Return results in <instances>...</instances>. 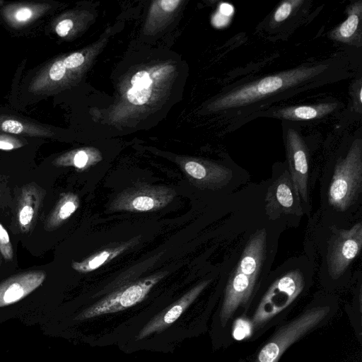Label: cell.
<instances>
[{
  "label": "cell",
  "mask_w": 362,
  "mask_h": 362,
  "mask_svg": "<svg viewBox=\"0 0 362 362\" xmlns=\"http://www.w3.org/2000/svg\"><path fill=\"white\" fill-rule=\"evenodd\" d=\"M352 75L345 60L310 62L234 87L216 100L214 109L233 119H247L280 100Z\"/></svg>",
  "instance_id": "obj_1"
},
{
  "label": "cell",
  "mask_w": 362,
  "mask_h": 362,
  "mask_svg": "<svg viewBox=\"0 0 362 362\" xmlns=\"http://www.w3.org/2000/svg\"><path fill=\"white\" fill-rule=\"evenodd\" d=\"M266 252L267 233L264 230H259L251 235L227 284L220 313L223 326L250 299L262 269Z\"/></svg>",
  "instance_id": "obj_2"
},
{
  "label": "cell",
  "mask_w": 362,
  "mask_h": 362,
  "mask_svg": "<svg viewBox=\"0 0 362 362\" xmlns=\"http://www.w3.org/2000/svg\"><path fill=\"white\" fill-rule=\"evenodd\" d=\"M362 188V141L356 139L345 157L339 158L328 189V201L338 211L346 210Z\"/></svg>",
  "instance_id": "obj_3"
},
{
  "label": "cell",
  "mask_w": 362,
  "mask_h": 362,
  "mask_svg": "<svg viewBox=\"0 0 362 362\" xmlns=\"http://www.w3.org/2000/svg\"><path fill=\"white\" fill-rule=\"evenodd\" d=\"M328 313L327 306L314 307L281 326L260 350L255 362H278L291 344L316 327Z\"/></svg>",
  "instance_id": "obj_4"
},
{
  "label": "cell",
  "mask_w": 362,
  "mask_h": 362,
  "mask_svg": "<svg viewBox=\"0 0 362 362\" xmlns=\"http://www.w3.org/2000/svg\"><path fill=\"white\" fill-rule=\"evenodd\" d=\"M304 285V276L299 270L290 271L276 279L262 298L252 325L260 326L287 308L300 293Z\"/></svg>",
  "instance_id": "obj_5"
},
{
  "label": "cell",
  "mask_w": 362,
  "mask_h": 362,
  "mask_svg": "<svg viewBox=\"0 0 362 362\" xmlns=\"http://www.w3.org/2000/svg\"><path fill=\"white\" fill-rule=\"evenodd\" d=\"M165 274H157L124 287L83 310L75 319L83 320L119 312L134 306L145 298L151 289L165 276Z\"/></svg>",
  "instance_id": "obj_6"
},
{
  "label": "cell",
  "mask_w": 362,
  "mask_h": 362,
  "mask_svg": "<svg viewBox=\"0 0 362 362\" xmlns=\"http://www.w3.org/2000/svg\"><path fill=\"white\" fill-rule=\"evenodd\" d=\"M174 189L165 187L139 185L120 194L110 205L112 211H153L165 206L175 197Z\"/></svg>",
  "instance_id": "obj_7"
},
{
  "label": "cell",
  "mask_w": 362,
  "mask_h": 362,
  "mask_svg": "<svg viewBox=\"0 0 362 362\" xmlns=\"http://www.w3.org/2000/svg\"><path fill=\"white\" fill-rule=\"evenodd\" d=\"M362 247V223L339 230L332 237L327 252L329 274L333 278L341 275L358 255Z\"/></svg>",
  "instance_id": "obj_8"
},
{
  "label": "cell",
  "mask_w": 362,
  "mask_h": 362,
  "mask_svg": "<svg viewBox=\"0 0 362 362\" xmlns=\"http://www.w3.org/2000/svg\"><path fill=\"white\" fill-rule=\"evenodd\" d=\"M284 141L291 180L300 201L307 203L309 159L305 142L298 130L288 127L284 130Z\"/></svg>",
  "instance_id": "obj_9"
},
{
  "label": "cell",
  "mask_w": 362,
  "mask_h": 362,
  "mask_svg": "<svg viewBox=\"0 0 362 362\" xmlns=\"http://www.w3.org/2000/svg\"><path fill=\"white\" fill-rule=\"evenodd\" d=\"M300 199L298 197L289 173L286 172L269 187L266 194V210L272 216L281 214H300Z\"/></svg>",
  "instance_id": "obj_10"
},
{
  "label": "cell",
  "mask_w": 362,
  "mask_h": 362,
  "mask_svg": "<svg viewBox=\"0 0 362 362\" xmlns=\"http://www.w3.org/2000/svg\"><path fill=\"white\" fill-rule=\"evenodd\" d=\"M339 105L338 102L328 101L308 105L273 107L257 112L247 118L268 117L293 122L311 121L328 116L338 108Z\"/></svg>",
  "instance_id": "obj_11"
},
{
  "label": "cell",
  "mask_w": 362,
  "mask_h": 362,
  "mask_svg": "<svg viewBox=\"0 0 362 362\" xmlns=\"http://www.w3.org/2000/svg\"><path fill=\"white\" fill-rule=\"evenodd\" d=\"M210 281L211 280L202 281L173 304L156 315L141 329L136 339L137 340L142 339L153 332H160L168 328L180 317L184 311L209 285Z\"/></svg>",
  "instance_id": "obj_12"
},
{
  "label": "cell",
  "mask_w": 362,
  "mask_h": 362,
  "mask_svg": "<svg viewBox=\"0 0 362 362\" xmlns=\"http://www.w3.org/2000/svg\"><path fill=\"white\" fill-rule=\"evenodd\" d=\"M45 278L46 273L44 271L33 270L5 279L0 284V308L24 298L39 287Z\"/></svg>",
  "instance_id": "obj_13"
},
{
  "label": "cell",
  "mask_w": 362,
  "mask_h": 362,
  "mask_svg": "<svg viewBox=\"0 0 362 362\" xmlns=\"http://www.w3.org/2000/svg\"><path fill=\"white\" fill-rule=\"evenodd\" d=\"M45 194V189L35 182L28 183L22 187L16 216L17 226L22 233H27L33 228Z\"/></svg>",
  "instance_id": "obj_14"
},
{
  "label": "cell",
  "mask_w": 362,
  "mask_h": 362,
  "mask_svg": "<svg viewBox=\"0 0 362 362\" xmlns=\"http://www.w3.org/2000/svg\"><path fill=\"white\" fill-rule=\"evenodd\" d=\"M347 17L334 28L329 36L333 40L354 45L361 43L362 33V1L358 0L347 8Z\"/></svg>",
  "instance_id": "obj_15"
},
{
  "label": "cell",
  "mask_w": 362,
  "mask_h": 362,
  "mask_svg": "<svg viewBox=\"0 0 362 362\" xmlns=\"http://www.w3.org/2000/svg\"><path fill=\"white\" fill-rule=\"evenodd\" d=\"M49 8L46 4L11 3L1 9L6 23L13 28H21L42 16Z\"/></svg>",
  "instance_id": "obj_16"
},
{
  "label": "cell",
  "mask_w": 362,
  "mask_h": 362,
  "mask_svg": "<svg viewBox=\"0 0 362 362\" xmlns=\"http://www.w3.org/2000/svg\"><path fill=\"white\" fill-rule=\"evenodd\" d=\"M184 169L197 183L209 186L226 184L231 175L230 170L224 166L196 160L185 163Z\"/></svg>",
  "instance_id": "obj_17"
},
{
  "label": "cell",
  "mask_w": 362,
  "mask_h": 362,
  "mask_svg": "<svg viewBox=\"0 0 362 362\" xmlns=\"http://www.w3.org/2000/svg\"><path fill=\"white\" fill-rule=\"evenodd\" d=\"M67 70L62 59L47 64L31 81L30 91L45 94L54 90L65 78Z\"/></svg>",
  "instance_id": "obj_18"
},
{
  "label": "cell",
  "mask_w": 362,
  "mask_h": 362,
  "mask_svg": "<svg viewBox=\"0 0 362 362\" xmlns=\"http://www.w3.org/2000/svg\"><path fill=\"white\" fill-rule=\"evenodd\" d=\"M79 198L72 192L62 194L54 209L45 222V230H56L65 223L78 209Z\"/></svg>",
  "instance_id": "obj_19"
},
{
  "label": "cell",
  "mask_w": 362,
  "mask_h": 362,
  "mask_svg": "<svg viewBox=\"0 0 362 362\" xmlns=\"http://www.w3.org/2000/svg\"><path fill=\"white\" fill-rule=\"evenodd\" d=\"M0 131L27 136L50 137L53 135L52 131L41 124L8 115H0Z\"/></svg>",
  "instance_id": "obj_20"
},
{
  "label": "cell",
  "mask_w": 362,
  "mask_h": 362,
  "mask_svg": "<svg viewBox=\"0 0 362 362\" xmlns=\"http://www.w3.org/2000/svg\"><path fill=\"white\" fill-rule=\"evenodd\" d=\"M132 242L124 243L119 245L105 249L81 262H72L71 267L81 273L92 272L122 254L132 245Z\"/></svg>",
  "instance_id": "obj_21"
},
{
  "label": "cell",
  "mask_w": 362,
  "mask_h": 362,
  "mask_svg": "<svg viewBox=\"0 0 362 362\" xmlns=\"http://www.w3.org/2000/svg\"><path fill=\"white\" fill-rule=\"evenodd\" d=\"M131 83L132 86L127 93L128 100L135 105H144L151 95L152 80L149 74L140 71L133 76Z\"/></svg>",
  "instance_id": "obj_22"
},
{
  "label": "cell",
  "mask_w": 362,
  "mask_h": 362,
  "mask_svg": "<svg viewBox=\"0 0 362 362\" xmlns=\"http://www.w3.org/2000/svg\"><path fill=\"white\" fill-rule=\"evenodd\" d=\"M305 3V1L303 0H286L281 1L272 14L269 21L272 28H275L285 23L287 20H289L292 16L294 17V15L299 11L300 8Z\"/></svg>",
  "instance_id": "obj_23"
},
{
  "label": "cell",
  "mask_w": 362,
  "mask_h": 362,
  "mask_svg": "<svg viewBox=\"0 0 362 362\" xmlns=\"http://www.w3.org/2000/svg\"><path fill=\"white\" fill-rule=\"evenodd\" d=\"M52 164L57 167L73 166L77 169L84 170L90 165V157L88 152L79 150L57 157L52 161Z\"/></svg>",
  "instance_id": "obj_24"
},
{
  "label": "cell",
  "mask_w": 362,
  "mask_h": 362,
  "mask_svg": "<svg viewBox=\"0 0 362 362\" xmlns=\"http://www.w3.org/2000/svg\"><path fill=\"white\" fill-rule=\"evenodd\" d=\"M0 253L3 257L11 261L13 257V246L8 233L3 225L0 223Z\"/></svg>",
  "instance_id": "obj_25"
},
{
  "label": "cell",
  "mask_w": 362,
  "mask_h": 362,
  "mask_svg": "<svg viewBox=\"0 0 362 362\" xmlns=\"http://www.w3.org/2000/svg\"><path fill=\"white\" fill-rule=\"evenodd\" d=\"M26 142L9 134H0V150L12 151L25 146Z\"/></svg>",
  "instance_id": "obj_26"
},
{
  "label": "cell",
  "mask_w": 362,
  "mask_h": 362,
  "mask_svg": "<svg viewBox=\"0 0 362 362\" xmlns=\"http://www.w3.org/2000/svg\"><path fill=\"white\" fill-rule=\"evenodd\" d=\"M252 323L245 319H238L235 325L233 336L236 339H243L251 333Z\"/></svg>",
  "instance_id": "obj_27"
},
{
  "label": "cell",
  "mask_w": 362,
  "mask_h": 362,
  "mask_svg": "<svg viewBox=\"0 0 362 362\" xmlns=\"http://www.w3.org/2000/svg\"><path fill=\"white\" fill-rule=\"evenodd\" d=\"M64 66L68 70L80 66L84 62V57L80 52H74L62 59Z\"/></svg>",
  "instance_id": "obj_28"
},
{
  "label": "cell",
  "mask_w": 362,
  "mask_h": 362,
  "mask_svg": "<svg viewBox=\"0 0 362 362\" xmlns=\"http://www.w3.org/2000/svg\"><path fill=\"white\" fill-rule=\"evenodd\" d=\"M73 26L74 23L72 20L67 18H63L56 23L54 30L57 35L61 37H64L68 35L71 30L73 28Z\"/></svg>",
  "instance_id": "obj_29"
},
{
  "label": "cell",
  "mask_w": 362,
  "mask_h": 362,
  "mask_svg": "<svg viewBox=\"0 0 362 362\" xmlns=\"http://www.w3.org/2000/svg\"><path fill=\"white\" fill-rule=\"evenodd\" d=\"M180 2V0H162L159 3L163 11L170 12L177 8Z\"/></svg>",
  "instance_id": "obj_30"
},
{
  "label": "cell",
  "mask_w": 362,
  "mask_h": 362,
  "mask_svg": "<svg viewBox=\"0 0 362 362\" xmlns=\"http://www.w3.org/2000/svg\"><path fill=\"white\" fill-rule=\"evenodd\" d=\"M0 200H1V187H0Z\"/></svg>",
  "instance_id": "obj_31"
}]
</instances>
